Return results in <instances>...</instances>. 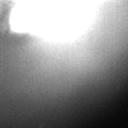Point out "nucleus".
Wrapping results in <instances>:
<instances>
[{
  "label": "nucleus",
  "mask_w": 128,
  "mask_h": 128,
  "mask_svg": "<svg viewBox=\"0 0 128 128\" xmlns=\"http://www.w3.org/2000/svg\"><path fill=\"white\" fill-rule=\"evenodd\" d=\"M0 1H2V0H0Z\"/></svg>",
  "instance_id": "nucleus-2"
},
{
  "label": "nucleus",
  "mask_w": 128,
  "mask_h": 128,
  "mask_svg": "<svg viewBox=\"0 0 128 128\" xmlns=\"http://www.w3.org/2000/svg\"><path fill=\"white\" fill-rule=\"evenodd\" d=\"M107 0H19L8 17L10 28L49 42H69L90 28Z\"/></svg>",
  "instance_id": "nucleus-1"
}]
</instances>
